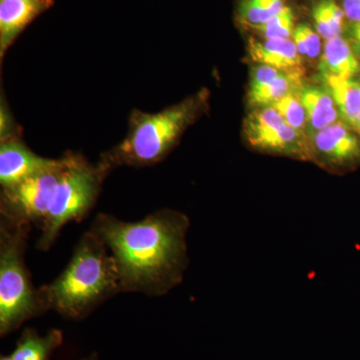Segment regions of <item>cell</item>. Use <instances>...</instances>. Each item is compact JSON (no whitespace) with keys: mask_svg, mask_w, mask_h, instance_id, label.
<instances>
[{"mask_svg":"<svg viewBox=\"0 0 360 360\" xmlns=\"http://www.w3.org/2000/svg\"><path fill=\"white\" fill-rule=\"evenodd\" d=\"M248 53L255 63L283 71L302 70V56L291 39H251Z\"/></svg>","mask_w":360,"mask_h":360,"instance_id":"cell-13","label":"cell"},{"mask_svg":"<svg viewBox=\"0 0 360 360\" xmlns=\"http://www.w3.org/2000/svg\"><path fill=\"white\" fill-rule=\"evenodd\" d=\"M189 225L184 213L163 208L135 222L99 213L89 231L115 258L122 292L163 296L181 283L188 266Z\"/></svg>","mask_w":360,"mask_h":360,"instance_id":"cell-1","label":"cell"},{"mask_svg":"<svg viewBox=\"0 0 360 360\" xmlns=\"http://www.w3.org/2000/svg\"><path fill=\"white\" fill-rule=\"evenodd\" d=\"M39 291L45 312L53 310L71 321H82L122 292L115 258L90 231L78 241L63 271Z\"/></svg>","mask_w":360,"mask_h":360,"instance_id":"cell-2","label":"cell"},{"mask_svg":"<svg viewBox=\"0 0 360 360\" xmlns=\"http://www.w3.org/2000/svg\"><path fill=\"white\" fill-rule=\"evenodd\" d=\"M298 94L307 112L305 134L309 139L340 120L335 101L323 85L304 84Z\"/></svg>","mask_w":360,"mask_h":360,"instance_id":"cell-12","label":"cell"},{"mask_svg":"<svg viewBox=\"0 0 360 360\" xmlns=\"http://www.w3.org/2000/svg\"><path fill=\"white\" fill-rule=\"evenodd\" d=\"M65 167L61 174L49 212L37 241V250H51L66 224L82 221L96 205L106 177L111 170L101 161L89 162L79 153H65Z\"/></svg>","mask_w":360,"mask_h":360,"instance_id":"cell-5","label":"cell"},{"mask_svg":"<svg viewBox=\"0 0 360 360\" xmlns=\"http://www.w3.org/2000/svg\"><path fill=\"white\" fill-rule=\"evenodd\" d=\"M345 18L343 9L335 0H319L312 9L315 30L326 41L342 35Z\"/></svg>","mask_w":360,"mask_h":360,"instance_id":"cell-17","label":"cell"},{"mask_svg":"<svg viewBox=\"0 0 360 360\" xmlns=\"http://www.w3.org/2000/svg\"><path fill=\"white\" fill-rule=\"evenodd\" d=\"M246 141L259 150L293 156L303 160H311L309 139L307 134L298 131L286 123L255 135Z\"/></svg>","mask_w":360,"mask_h":360,"instance_id":"cell-11","label":"cell"},{"mask_svg":"<svg viewBox=\"0 0 360 360\" xmlns=\"http://www.w3.org/2000/svg\"><path fill=\"white\" fill-rule=\"evenodd\" d=\"M82 360H98V357H97L96 354H94L90 355L89 357H87V359H84Z\"/></svg>","mask_w":360,"mask_h":360,"instance_id":"cell-26","label":"cell"},{"mask_svg":"<svg viewBox=\"0 0 360 360\" xmlns=\"http://www.w3.org/2000/svg\"><path fill=\"white\" fill-rule=\"evenodd\" d=\"M32 224L0 217V335L18 330L23 322L45 314L39 288L25 264Z\"/></svg>","mask_w":360,"mask_h":360,"instance_id":"cell-4","label":"cell"},{"mask_svg":"<svg viewBox=\"0 0 360 360\" xmlns=\"http://www.w3.org/2000/svg\"><path fill=\"white\" fill-rule=\"evenodd\" d=\"M52 0H0V58L40 14L51 7Z\"/></svg>","mask_w":360,"mask_h":360,"instance_id":"cell-10","label":"cell"},{"mask_svg":"<svg viewBox=\"0 0 360 360\" xmlns=\"http://www.w3.org/2000/svg\"><path fill=\"white\" fill-rule=\"evenodd\" d=\"M285 7L284 0H243L239 6V18L255 28L264 25Z\"/></svg>","mask_w":360,"mask_h":360,"instance_id":"cell-18","label":"cell"},{"mask_svg":"<svg viewBox=\"0 0 360 360\" xmlns=\"http://www.w3.org/2000/svg\"><path fill=\"white\" fill-rule=\"evenodd\" d=\"M322 84L330 92L340 120L354 129L360 117V80L355 77H321Z\"/></svg>","mask_w":360,"mask_h":360,"instance_id":"cell-15","label":"cell"},{"mask_svg":"<svg viewBox=\"0 0 360 360\" xmlns=\"http://www.w3.org/2000/svg\"><path fill=\"white\" fill-rule=\"evenodd\" d=\"M342 9L350 23L360 22V0H343Z\"/></svg>","mask_w":360,"mask_h":360,"instance_id":"cell-23","label":"cell"},{"mask_svg":"<svg viewBox=\"0 0 360 360\" xmlns=\"http://www.w3.org/2000/svg\"><path fill=\"white\" fill-rule=\"evenodd\" d=\"M21 139L20 125L14 120L6 96H0V142Z\"/></svg>","mask_w":360,"mask_h":360,"instance_id":"cell-22","label":"cell"},{"mask_svg":"<svg viewBox=\"0 0 360 360\" xmlns=\"http://www.w3.org/2000/svg\"><path fill=\"white\" fill-rule=\"evenodd\" d=\"M51 161L33 153L22 139L0 142V186H15L49 167Z\"/></svg>","mask_w":360,"mask_h":360,"instance_id":"cell-9","label":"cell"},{"mask_svg":"<svg viewBox=\"0 0 360 360\" xmlns=\"http://www.w3.org/2000/svg\"><path fill=\"white\" fill-rule=\"evenodd\" d=\"M205 91L155 113L134 110L122 141L101 155V162L115 168H141L158 165L179 142L184 130L205 110Z\"/></svg>","mask_w":360,"mask_h":360,"instance_id":"cell-3","label":"cell"},{"mask_svg":"<svg viewBox=\"0 0 360 360\" xmlns=\"http://www.w3.org/2000/svg\"><path fill=\"white\" fill-rule=\"evenodd\" d=\"M302 70L283 71L264 65L252 70L248 99L255 108H266L303 86Z\"/></svg>","mask_w":360,"mask_h":360,"instance_id":"cell-8","label":"cell"},{"mask_svg":"<svg viewBox=\"0 0 360 360\" xmlns=\"http://www.w3.org/2000/svg\"><path fill=\"white\" fill-rule=\"evenodd\" d=\"M321 37L307 25L296 26L292 39L300 56L316 59L321 56Z\"/></svg>","mask_w":360,"mask_h":360,"instance_id":"cell-21","label":"cell"},{"mask_svg":"<svg viewBox=\"0 0 360 360\" xmlns=\"http://www.w3.org/2000/svg\"><path fill=\"white\" fill-rule=\"evenodd\" d=\"M65 155L52 160L51 165L0 193V217L13 221L44 224L54 189L65 167Z\"/></svg>","mask_w":360,"mask_h":360,"instance_id":"cell-6","label":"cell"},{"mask_svg":"<svg viewBox=\"0 0 360 360\" xmlns=\"http://www.w3.org/2000/svg\"><path fill=\"white\" fill-rule=\"evenodd\" d=\"M271 108L281 115L286 124L297 129L298 131L305 132L307 123V112L300 101L298 91L292 92L279 99L276 103L272 104Z\"/></svg>","mask_w":360,"mask_h":360,"instance_id":"cell-19","label":"cell"},{"mask_svg":"<svg viewBox=\"0 0 360 360\" xmlns=\"http://www.w3.org/2000/svg\"><path fill=\"white\" fill-rule=\"evenodd\" d=\"M0 360H13V359H11V355H1Z\"/></svg>","mask_w":360,"mask_h":360,"instance_id":"cell-27","label":"cell"},{"mask_svg":"<svg viewBox=\"0 0 360 360\" xmlns=\"http://www.w3.org/2000/svg\"><path fill=\"white\" fill-rule=\"evenodd\" d=\"M354 129L360 134V117L359 118V120H357Z\"/></svg>","mask_w":360,"mask_h":360,"instance_id":"cell-25","label":"cell"},{"mask_svg":"<svg viewBox=\"0 0 360 360\" xmlns=\"http://www.w3.org/2000/svg\"><path fill=\"white\" fill-rule=\"evenodd\" d=\"M352 129L347 123L338 120L312 135L309 139L311 160L336 168L349 167L360 162V141Z\"/></svg>","mask_w":360,"mask_h":360,"instance_id":"cell-7","label":"cell"},{"mask_svg":"<svg viewBox=\"0 0 360 360\" xmlns=\"http://www.w3.org/2000/svg\"><path fill=\"white\" fill-rule=\"evenodd\" d=\"M347 40L360 61V22L350 23L347 27Z\"/></svg>","mask_w":360,"mask_h":360,"instance_id":"cell-24","label":"cell"},{"mask_svg":"<svg viewBox=\"0 0 360 360\" xmlns=\"http://www.w3.org/2000/svg\"><path fill=\"white\" fill-rule=\"evenodd\" d=\"M63 340V331L59 329H51L46 335H40L35 329L26 328L11 356L13 360H49Z\"/></svg>","mask_w":360,"mask_h":360,"instance_id":"cell-16","label":"cell"},{"mask_svg":"<svg viewBox=\"0 0 360 360\" xmlns=\"http://www.w3.org/2000/svg\"><path fill=\"white\" fill-rule=\"evenodd\" d=\"M321 77L352 78L360 72V61L347 39L326 40L319 65Z\"/></svg>","mask_w":360,"mask_h":360,"instance_id":"cell-14","label":"cell"},{"mask_svg":"<svg viewBox=\"0 0 360 360\" xmlns=\"http://www.w3.org/2000/svg\"><path fill=\"white\" fill-rule=\"evenodd\" d=\"M253 30L259 32L265 39H292L295 30V15L291 8L285 6L264 25Z\"/></svg>","mask_w":360,"mask_h":360,"instance_id":"cell-20","label":"cell"}]
</instances>
